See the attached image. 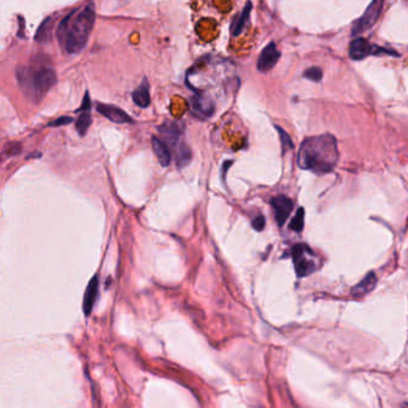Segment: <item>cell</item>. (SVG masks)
Masks as SVG:
<instances>
[{
	"label": "cell",
	"instance_id": "obj_18",
	"mask_svg": "<svg viewBox=\"0 0 408 408\" xmlns=\"http://www.w3.org/2000/svg\"><path fill=\"white\" fill-rule=\"evenodd\" d=\"M79 116L77 119V122H76V130H77L78 134L81 137H84L86 134V132L89 131L91 122H92V119H91V113L90 109H85L78 111Z\"/></svg>",
	"mask_w": 408,
	"mask_h": 408
},
{
	"label": "cell",
	"instance_id": "obj_19",
	"mask_svg": "<svg viewBox=\"0 0 408 408\" xmlns=\"http://www.w3.org/2000/svg\"><path fill=\"white\" fill-rule=\"evenodd\" d=\"M175 158L178 168H184L192 161V151L184 143L178 144L177 149H176Z\"/></svg>",
	"mask_w": 408,
	"mask_h": 408
},
{
	"label": "cell",
	"instance_id": "obj_11",
	"mask_svg": "<svg viewBox=\"0 0 408 408\" xmlns=\"http://www.w3.org/2000/svg\"><path fill=\"white\" fill-rule=\"evenodd\" d=\"M157 130L160 132L161 136H162L164 142L168 144L169 146L175 148L176 145H178L182 134V130L178 123L165 120V121L158 126Z\"/></svg>",
	"mask_w": 408,
	"mask_h": 408
},
{
	"label": "cell",
	"instance_id": "obj_15",
	"mask_svg": "<svg viewBox=\"0 0 408 408\" xmlns=\"http://www.w3.org/2000/svg\"><path fill=\"white\" fill-rule=\"evenodd\" d=\"M376 283H377V278H376L375 273H368V275L352 289V296L353 297H363V296L368 295L369 292H371L375 289Z\"/></svg>",
	"mask_w": 408,
	"mask_h": 408
},
{
	"label": "cell",
	"instance_id": "obj_10",
	"mask_svg": "<svg viewBox=\"0 0 408 408\" xmlns=\"http://www.w3.org/2000/svg\"><path fill=\"white\" fill-rule=\"evenodd\" d=\"M96 109H97V111L101 114V115L107 117V119L110 120L111 122H115V123H132L133 122V119H132V117L128 115L125 110H122L121 108L117 107V105L97 103V105H96Z\"/></svg>",
	"mask_w": 408,
	"mask_h": 408
},
{
	"label": "cell",
	"instance_id": "obj_17",
	"mask_svg": "<svg viewBox=\"0 0 408 408\" xmlns=\"http://www.w3.org/2000/svg\"><path fill=\"white\" fill-rule=\"evenodd\" d=\"M53 29V19L51 17L42 20L39 28H37L36 33H35V41L39 43H47L51 40V34Z\"/></svg>",
	"mask_w": 408,
	"mask_h": 408
},
{
	"label": "cell",
	"instance_id": "obj_2",
	"mask_svg": "<svg viewBox=\"0 0 408 408\" xmlns=\"http://www.w3.org/2000/svg\"><path fill=\"white\" fill-rule=\"evenodd\" d=\"M298 165L318 175L327 174L339 160L336 139L331 134L307 138L298 151Z\"/></svg>",
	"mask_w": 408,
	"mask_h": 408
},
{
	"label": "cell",
	"instance_id": "obj_6",
	"mask_svg": "<svg viewBox=\"0 0 408 408\" xmlns=\"http://www.w3.org/2000/svg\"><path fill=\"white\" fill-rule=\"evenodd\" d=\"M383 4L384 0H374L369 5V7L366 8L363 16L354 23L353 28H352V35L353 36L366 33V31L370 30L376 24V22L378 20V17H380L381 12H382Z\"/></svg>",
	"mask_w": 408,
	"mask_h": 408
},
{
	"label": "cell",
	"instance_id": "obj_24",
	"mask_svg": "<svg viewBox=\"0 0 408 408\" xmlns=\"http://www.w3.org/2000/svg\"><path fill=\"white\" fill-rule=\"evenodd\" d=\"M251 225H253V228H254L256 231L263 230V228H265V225H266L265 217H263V216L255 217V218L253 219V222H251Z\"/></svg>",
	"mask_w": 408,
	"mask_h": 408
},
{
	"label": "cell",
	"instance_id": "obj_4",
	"mask_svg": "<svg viewBox=\"0 0 408 408\" xmlns=\"http://www.w3.org/2000/svg\"><path fill=\"white\" fill-rule=\"evenodd\" d=\"M292 260L298 278L308 277L318 269L315 254L307 245H296L293 246Z\"/></svg>",
	"mask_w": 408,
	"mask_h": 408
},
{
	"label": "cell",
	"instance_id": "obj_14",
	"mask_svg": "<svg viewBox=\"0 0 408 408\" xmlns=\"http://www.w3.org/2000/svg\"><path fill=\"white\" fill-rule=\"evenodd\" d=\"M132 99L138 107L146 108L151 103V97H150V84L148 79L144 78L139 86L132 92Z\"/></svg>",
	"mask_w": 408,
	"mask_h": 408
},
{
	"label": "cell",
	"instance_id": "obj_25",
	"mask_svg": "<svg viewBox=\"0 0 408 408\" xmlns=\"http://www.w3.org/2000/svg\"><path fill=\"white\" fill-rule=\"evenodd\" d=\"M20 150H22V146H20V144H17V143L8 144V145L6 146V155L7 156H14V155L19 154Z\"/></svg>",
	"mask_w": 408,
	"mask_h": 408
},
{
	"label": "cell",
	"instance_id": "obj_16",
	"mask_svg": "<svg viewBox=\"0 0 408 408\" xmlns=\"http://www.w3.org/2000/svg\"><path fill=\"white\" fill-rule=\"evenodd\" d=\"M251 8H253V5H251L250 1H248L245 4V8L242 10V12L233 23V26H231V34L233 36H239L243 33L246 24L249 23V18H250V12Z\"/></svg>",
	"mask_w": 408,
	"mask_h": 408
},
{
	"label": "cell",
	"instance_id": "obj_21",
	"mask_svg": "<svg viewBox=\"0 0 408 408\" xmlns=\"http://www.w3.org/2000/svg\"><path fill=\"white\" fill-rule=\"evenodd\" d=\"M275 128H277L278 133H279V137H280V142H281V148H283V152L285 154L287 150H291L293 149V143L291 140V138H290L289 134L286 133L285 131L283 130V128H280L279 126H275Z\"/></svg>",
	"mask_w": 408,
	"mask_h": 408
},
{
	"label": "cell",
	"instance_id": "obj_7",
	"mask_svg": "<svg viewBox=\"0 0 408 408\" xmlns=\"http://www.w3.org/2000/svg\"><path fill=\"white\" fill-rule=\"evenodd\" d=\"M190 110L198 117L207 119L214 114V103L213 101L204 93H196L193 95L189 99Z\"/></svg>",
	"mask_w": 408,
	"mask_h": 408
},
{
	"label": "cell",
	"instance_id": "obj_23",
	"mask_svg": "<svg viewBox=\"0 0 408 408\" xmlns=\"http://www.w3.org/2000/svg\"><path fill=\"white\" fill-rule=\"evenodd\" d=\"M72 121H73V119L71 116H60L59 119L54 120V121L49 122L48 126L49 127H60V126L69 125V123H71Z\"/></svg>",
	"mask_w": 408,
	"mask_h": 408
},
{
	"label": "cell",
	"instance_id": "obj_3",
	"mask_svg": "<svg viewBox=\"0 0 408 408\" xmlns=\"http://www.w3.org/2000/svg\"><path fill=\"white\" fill-rule=\"evenodd\" d=\"M16 78L24 95L33 102H39L57 84V73L52 67L41 66L37 69L18 66Z\"/></svg>",
	"mask_w": 408,
	"mask_h": 408
},
{
	"label": "cell",
	"instance_id": "obj_20",
	"mask_svg": "<svg viewBox=\"0 0 408 408\" xmlns=\"http://www.w3.org/2000/svg\"><path fill=\"white\" fill-rule=\"evenodd\" d=\"M304 208H299L297 211V213L295 214V217L292 218L291 223H290V229L292 231H296V233H301L303 230L304 227Z\"/></svg>",
	"mask_w": 408,
	"mask_h": 408
},
{
	"label": "cell",
	"instance_id": "obj_9",
	"mask_svg": "<svg viewBox=\"0 0 408 408\" xmlns=\"http://www.w3.org/2000/svg\"><path fill=\"white\" fill-rule=\"evenodd\" d=\"M279 58H280V52L278 51L277 46L274 42L268 43L261 52L259 59H257V70L260 72H268L277 65Z\"/></svg>",
	"mask_w": 408,
	"mask_h": 408
},
{
	"label": "cell",
	"instance_id": "obj_13",
	"mask_svg": "<svg viewBox=\"0 0 408 408\" xmlns=\"http://www.w3.org/2000/svg\"><path fill=\"white\" fill-rule=\"evenodd\" d=\"M98 291V277L93 275L92 279L90 280L89 285H87L86 290H85L84 301H83V311L85 316H89L92 311L93 303H95L96 297H97Z\"/></svg>",
	"mask_w": 408,
	"mask_h": 408
},
{
	"label": "cell",
	"instance_id": "obj_22",
	"mask_svg": "<svg viewBox=\"0 0 408 408\" xmlns=\"http://www.w3.org/2000/svg\"><path fill=\"white\" fill-rule=\"evenodd\" d=\"M304 77L311 82H321L324 77V72L320 67H310L304 72Z\"/></svg>",
	"mask_w": 408,
	"mask_h": 408
},
{
	"label": "cell",
	"instance_id": "obj_8",
	"mask_svg": "<svg viewBox=\"0 0 408 408\" xmlns=\"http://www.w3.org/2000/svg\"><path fill=\"white\" fill-rule=\"evenodd\" d=\"M271 205L273 211H274L275 221H277L279 227H283L284 223L287 221L293 210L292 200L285 195H279L272 199Z\"/></svg>",
	"mask_w": 408,
	"mask_h": 408
},
{
	"label": "cell",
	"instance_id": "obj_1",
	"mask_svg": "<svg viewBox=\"0 0 408 408\" xmlns=\"http://www.w3.org/2000/svg\"><path fill=\"white\" fill-rule=\"evenodd\" d=\"M96 12L91 1L81 11L73 10L64 17L58 26L57 36L69 54H79L86 46L95 25Z\"/></svg>",
	"mask_w": 408,
	"mask_h": 408
},
{
	"label": "cell",
	"instance_id": "obj_5",
	"mask_svg": "<svg viewBox=\"0 0 408 408\" xmlns=\"http://www.w3.org/2000/svg\"><path fill=\"white\" fill-rule=\"evenodd\" d=\"M348 54L352 60H363L369 55H399L398 53L392 51V49L384 48V47H380L372 45L366 39L363 37H357L351 42L350 49H348Z\"/></svg>",
	"mask_w": 408,
	"mask_h": 408
},
{
	"label": "cell",
	"instance_id": "obj_12",
	"mask_svg": "<svg viewBox=\"0 0 408 408\" xmlns=\"http://www.w3.org/2000/svg\"><path fill=\"white\" fill-rule=\"evenodd\" d=\"M151 144L156 157L160 161L161 165L168 166L170 162H171V152H170L168 144L164 142L163 139H160L158 137H152Z\"/></svg>",
	"mask_w": 408,
	"mask_h": 408
}]
</instances>
